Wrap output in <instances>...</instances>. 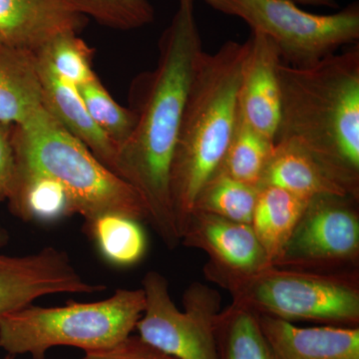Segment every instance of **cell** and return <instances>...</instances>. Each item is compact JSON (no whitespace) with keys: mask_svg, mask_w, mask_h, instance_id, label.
I'll return each instance as SVG.
<instances>
[{"mask_svg":"<svg viewBox=\"0 0 359 359\" xmlns=\"http://www.w3.org/2000/svg\"><path fill=\"white\" fill-rule=\"evenodd\" d=\"M204 52L195 0H178L160 39L157 65L135 80L131 109L136 125L116 160V174L139 194L149 223L170 250L181 243L170 190L172 161L189 90Z\"/></svg>","mask_w":359,"mask_h":359,"instance_id":"obj_1","label":"cell"},{"mask_svg":"<svg viewBox=\"0 0 359 359\" xmlns=\"http://www.w3.org/2000/svg\"><path fill=\"white\" fill-rule=\"evenodd\" d=\"M276 142L308 149L359 188V45L308 66L280 63Z\"/></svg>","mask_w":359,"mask_h":359,"instance_id":"obj_2","label":"cell"},{"mask_svg":"<svg viewBox=\"0 0 359 359\" xmlns=\"http://www.w3.org/2000/svg\"><path fill=\"white\" fill-rule=\"evenodd\" d=\"M244 43L229 40L204 52L194 75L172 161L170 190L180 237L201 189L216 173L238 119Z\"/></svg>","mask_w":359,"mask_h":359,"instance_id":"obj_3","label":"cell"},{"mask_svg":"<svg viewBox=\"0 0 359 359\" xmlns=\"http://www.w3.org/2000/svg\"><path fill=\"white\" fill-rule=\"evenodd\" d=\"M16 180L47 177L65 188L71 211L90 222L106 214L148 221L147 210L133 187L97 159L68 133L46 108L20 126L11 127Z\"/></svg>","mask_w":359,"mask_h":359,"instance_id":"obj_4","label":"cell"},{"mask_svg":"<svg viewBox=\"0 0 359 359\" xmlns=\"http://www.w3.org/2000/svg\"><path fill=\"white\" fill-rule=\"evenodd\" d=\"M204 275L257 314L290 321L311 320L358 327L359 273H323L269 266L238 275L207 263Z\"/></svg>","mask_w":359,"mask_h":359,"instance_id":"obj_5","label":"cell"},{"mask_svg":"<svg viewBox=\"0 0 359 359\" xmlns=\"http://www.w3.org/2000/svg\"><path fill=\"white\" fill-rule=\"evenodd\" d=\"M145 309L143 290H116L109 299L57 308L27 306L0 316V347L44 359L48 349L73 346L100 351L127 339Z\"/></svg>","mask_w":359,"mask_h":359,"instance_id":"obj_6","label":"cell"},{"mask_svg":"<svg viewBox=\"0 0 359 359\" xmlns=\"http://www.w3.org/2000/svg\"><path fill=\"white\" fill-rule=\"evenodd\" d=\"M203 1L219 13L244 20L252 32L273 40L287 65H311L341 47L358 43V1L327 15L306 13L292 0Z\"/></svg>","mask_w":359,"mask_h":359,"instance_id":"obj_7","label":"cell"},{"mask_svg":"<svg viewBox=\"0 0 359 359\" xmlns=\"http://www.w3.org/2000/svg\"><path fill=\"white\" fill-rule=\"evenodd\" d=\"M145 309L136 325L142 340L176 359H219L214 334L221 295L196 282L183 295L184 311L172 299L166 278L155 271L142 280Z\"/></svg>","mask_w":359,"mask_h":359,"instance_id":"obj_8","label":"cell"},{"mask_svg":"<svg viewBox=\"0 0 359 359\" xmlns=\"http://www.w3.org/2000/svg\"><path fill=\"white\" fill-rule=\"evenodd\" d=\"M358 200L351 196L311 198L273 266L323 273L358 271Z\"/></svg>","mask_w":359,"mask_h":359,"instance_id":"obj_9","label":"cell"},{"mask_svg":"<svg viewBox=\"0 0 359 359\" xmlns=\"http://www.w3.org/2000/svg\"><path fill=\"white\" fill-rule=\"evenodd\" d=\"M107 287L78 273L69 257L55 248L26 256L0 255V316L56 294H94Z\"/></svg>","mask_w":359,"mask_h":359,"instance_id":"obj_10","label":"cell"},{"mask_svg":"<svg viewBox=\"0 0 359 359\" xmlns=\"http://www.w3.org/2000/svg\"><path fill=\"white\" fill-rule=\"evenodd\" d=\"M181 242L203 250L209 257L208 263L229 273L249 275L271 266L250 224L209 212H192Z\"/></svg>","mask_w":359,"mask_h":359,"instance_id":"obj_11","label":"cell"},{"mask_svg":"<svg viewBox=\"0 0 359 359\" xmlns=\"http://www.w3.org/2000/svg\"><path fill=\"white\" fill-rule=\"evenodd\" d=\"M247 46L238 87V113L252 128L275 141L280 117V52L273 40L256 32H250Z\"/></svg>","mask_w":359,"mask_h":359,"instance_id":"obj_12","label":"cell"},{"mask_svg":"<svg viewBox=\"0 0 359 359\" xmlns=\"http://www.w3.org/2000/svg\"><path fill=\"white\" fill-rule=\"evenodd\" d=\"M86 18L65 0H0V46L39 51L62 33H78Z\"/></svg>","mask_w":359,"mask_h":359,"instance_id":"obj_13","label":"cell"},{"mask_svg":"<svg viewBox=\"0 0 359 359\" xmlns=\"http://www.w3.org/2000/svg\"><path fill=\"white\" fill-rule=\"evenodd\" d=\"M264 186L278 187L306 199L320 195L351 196L359 199V188L292 140L276 142L259 188Z\"/></svg>","mask_w":359,"mask_h":359,"instance_id":"obj_14","label":"cell"},{"mask_svg":"<svg viewBox=\"0 0 359 359\" xmlns=\"http://www.w3.org/2000/svg\"><path fill=\"white\" fill-rule=\"evenodd\" d=\"M257 318L278 359H359L358 327H299L280 318Z\"/></svg>","mask_w":359,"mask_h":359,"instance_id":"obj_15","label":"cell"},{"mask_svg":"<svg viewBox=\"0 0 359 359\" xmlns=\"http://www.w3.org/2000/svg\"><path fill=\"white\" fill-rule=\"evenodd\" d=\"M36 57L45 108L68 133L116 174L117 146L93 121L77 87L59 76L43 57L39 54Z\"/></svg>","mask_w":359,"mask_h":359,"instance_id":"obj_16","label":"cell"},{"mask_svg":"<svg viewBox=\"0 0 359 359\" xmlns=\"http://www.w3.org/2000/svg\"><path fill=\"white\" fill-rule=\"evenodd\" d=\"M44 107L36 54L0 46V123L20 126Z\"/></svg>","mask_w":359,"mask_h":359,"instance_id":"obj_17","label":"cell"},{"mask_svg":"<svg viewBox=\"0 0 359 359\" xmlns=\"http://www.w3.org/2000/svg\"><path fill=\"white\" fill-rule=\"evenodd\" d=\"M309 201L278 187H259L250 226L273 266L280 259Z\"/></svg>","mask_w":359,"mask_h":359,"instance_id":"obj_18","label":"cell"},{"mask_svg":"<svg viewBox=\"0 0 359 359\" xmlns=\"http://www.w3.org/2000/svg\"><path fill=\"white\" fill-rule=\"evenodd\" d=\"M219 359H278L269 344L257 314L231 302L214 323Z\"/></svg>","mask_w":359,"mask_h":359,"instance_id":"obj_19","label":"cell"},{"mask_svg":"<svg viewBox=\"0 0 359 359\" xmlns=\"http://www.w3.org/2000/svg\"><path fill=\"white\" fill-rule=\"evenodd\" d=\"M86 224L99 252L113 266H131L145 256L147 238L137 219L106 214Z\"/></svg>","mask_w":359,"mask_h":359,"instance_id":"obj_20","label":"cell"},{"mask_svg":"<svg viewBox=\"0 0 359 359\" xmlns=\"http://www.w3.org/2000/svg\"><path fill=\"white\" fill-rule=\"evenodd\" d=\"M273 148L275 141L252 128L238 109L237 122L218 170L243 183L259 187Z\"/></svg>","mask_w":359,"mask_h":359,"instance_id":"obj_21","label":"cell"},{"mask_svg":"<svg viewBox=\"0 0 359 359\" xmlns=\"http://www.w3.org/2000/svg\"><path fill=\"white\" fill-rule=\"evenodd\" d=\"M8 201L13 214L25 221L48 223L72 212L65 188L47 177L18 178Z\"/></svg>","mask_w":359,"mask_h":359,"instance_id":"obj_22","label":"cell"},{"mask_svg":"<svg viewBox=\"0 0 359 359\" xmlns=\"http://www.w3.org/2000/svg\"><path fill=\"white\" fill-rule=\"evenodd\" d=\"M259 187L243 183L217 170L201 189L193 211L209 212L238 222L252 223Z\"/></svg>","mask_w":359,"mask_h":359,"instance_id":"obj_23","label":"cell"},{"mask_svg":"<svg viewBox=\"0 0 359 359\" xmlns=\"http://www.w3.org/2000/svg\"><path fill=\"white\" fill-rule=\"evenodd\" d=\"M77 88L93 121L114 142L117 149L121 147L136 125L134 111L116 102L97 76Z\"/></svg>","mask_w":359,"mask_h":359,"instance_id":"obj_24","label":"cell"},{"mask_svg":"<svg viewBox=\"0 0 359 359\" xmlns=\"http://www.w3.org/2000/svg\"><path fill=\"white\" fill-rule=\"evenodd\" d=\"M78 33H62L34 53L43 57L52 69L78 87L96 77L92 69L91 48Z\"/></svg>","mask_w":359,"mask_h":359,"instance_id":"obj_25","label":"cell"},{"mask_svg":"<svg viewBox=\"0 0 359 359\" xmlns=\"http://www.w3.org/2000/svg\"><path fill=\"white\" fill-rule=\"evenodd\" d=\"M74 11L113 29H138L154 21L149 0H65Z\"/></svg>","mask_w":359,"mask_h":359,"instance_id":"obj_26","label":"cell"},{"mask_svg":"<svg viewBox=\"0 0 359 359\" xmlns=\"http://www.w3.org/2000/svg\"><path fill=\"white\" fill-rule=\"evenodd\" d=\"M82 359H176L162 353L139 337L129 335L119 344L100 349L87 351Z\"/></svg>","mask_w":359,"mask_h":359,"instance_id":"obj_27","label":"cell"},{"mask_svg":"<svg viewBox=\"0 0 359 359\" xmlns=\"http://www.w3.org/2000/svg\"><path fill=\"white\" fill-rule=\"evenodd\" d=\"M8 126L0 123V201L11 199L16 183L15 153Z\"/></svg>","mask_w":359,"mask_h":359,"instance_id":"obj_28","label":"cell"},{"mask_svg":"<svg viewBox=\"0 0 359 359\" xmlns=\"http://www.w3.org/2000/svg\"><path fill=\"white\" fill-rule=\"evenodd\" d=\"M299 6H323L337 8V0H292Z\"/></svg>","mask_w":359,"mask_h":359,"instance_id":"obj_29","label":"cell"},{"mask_svg":"<svg viewBox=\"0 0 359 359\" xmlns=\"http://www.w3.org/2000/svg\"><path fill=\"white\" fill-rule=\"evenodd\" d=\"M9 235L6 229L0 224V249L8 243Z\"/></svg>","mask_w":359,"mask_h":359,"instance_id":"obj_30","label":"cell"},{"mask_svg":"<svg viewBox=\"0 0 359 359\" xmlns=\"http://www.w3.org/2000/svg\"><path fill=\"white\" fill-rule=\"evenodd\" d=\"M45 359V358H44Z\"/></svg>","mask_w":359,"mask_h":359,"instance_id":"obj_31","label":"cell"}]
</instances>
